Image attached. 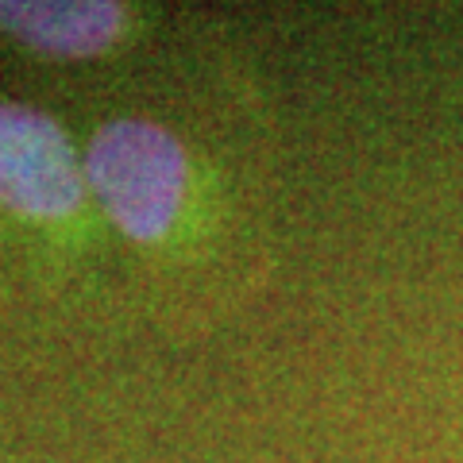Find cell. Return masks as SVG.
Masks as SVG:
<instances>
[{"mask_svg": "<svg viewBox=\"0 0 463 463\" xmlns=\"http://www.w3.org/2000/svg\"><path fill=\"white\" fill-rule=\"evenodd\" d=\"M81 155L116 263L163 328L201 332L259 286L267 170L216 97L166 90L116 105Z\"/></svg>", "mask_w": 463, "mask_h": 463, "instance_id": "6da1fadb", "label": "cell"}, {"mask_svg": "<svg viewBox=\"0 0 463 463\" xmlns=\"http://www.w3.org/2000/svg\"><path fill=\"white\" fill-rule=\"evenodd\" d=\"M0 263L20 325L81 301L100 263H116L105 221L85 178L81 136L32 97H0ZM120 267V263H116Z\"/></svg>", "mask_w": 463, "mask_h": 463, "instance_id": "7a4b0ae2", "label": "cell"}, {"mask_svg": "<svg viewBox=\"0 0 463 463\" xmlns=\"http://www.w3.org/2000/svg\"><path fill=\"white\" fill-rule=\"evenodd\" d=\"M143 32L139 8L109 0H51V5H5L0 0V35L16 51L54 66H81L120 54Z\"/></svg>", "mask_w": 463, "mask_h": 463, "instance_id": "3957f363", "label": "cell"}]
</instances>
